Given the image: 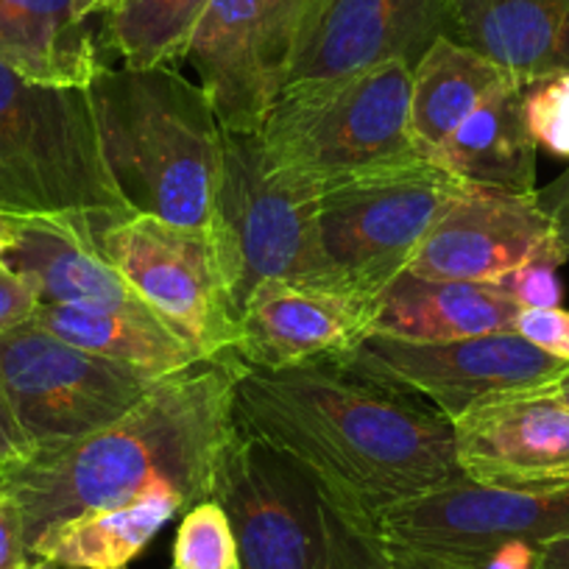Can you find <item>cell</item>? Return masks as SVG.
<instances>
[{"label":"cell","instance_id":"cell-39","mask_svg":"<svg viewBox=\"0 0 569 569\" xmlns=\"http://www.w3.org/2000/svg\"><path fill=\"white\" fill-rule=\"evenodd\" d=\"M20 569H68V567H62V563H57V561H48V558H40V556H29L23 561V567Z\"/></svg>","mask_w":569,"mask_h":569},{"label":"cell","instance_id":"cell-22","mask_svg":"<svg viewBox=\"0 0 569 569\" xmlns=\"http://www.w3.org/2000/svg\"><path fill=\"white\" fill-rule=\"evenodd\" d=\"M525 81H511L480 103L445 142L433 166L463 184L536 196V146L525 120Z\"/></svg>","mask_w":569,"mask_h":569},{"label":"cell","instance_id":"cell-41","mask_svg":"<svg viewBox=\"0 0 569 569\" xmlns=\"http://www.w3.org/2000/svg\"><path fill=\"white\" fill-rule=\"evenodd\" d=\"M171 569H173V567H171Z\"/></svg>","mask_w":569,"mask_h":569},{"label":"cell","instance_id":"cell-35","mask_svg":"<svg viewBox=\"0 0 569 569\" xmlns=\"http://www.w3.org/2000/svg\"><path fill=\"white\" fill-rule=\"evenodd\" d=\"M34 452L31 441L26 439L23 427L14 419V410L9 405L7 393H3V386H0V463H12L23 461Z\"/></svg>","mask_w":569,"mask_h":569},{"label":"cell","instance_id":"cell-8","mask_svg":"<svg viewBox=\"0 0 569 569\" xmlns=\"http://www.w3.org/2000/svg\"><path fill=\"white\" fill-rule=\"evenodd\" d=\"M461 179L433 162L386 168L321 188V251L341 288L375 302L408 268Z\"/></svg>","mask_w":569,"mask_h":569},{"label":"cell","instance_id":"cell-21","mask_svg":"<svg viewBox=\"0 0 569 569\" xmlns=\"http://www.w3.org/2000/svg\"><path fill=\"white\" fill-rule=\"evenodd\" d=\"M0 59L42 84L87 87L101 48L79 0H0Z\"/></svg>","mask_w":569,"mask_h":569},{"label":"cell","instance_id":"cell-29","mask_svg":"<svg viewBox=\"0 0 569 569\" xmlns=\"http://www.w3.org/2000/svg\"><path fill=\"white\" fill-rule=\"evenodd\" d=\"M558 262L533 260L517 271L500 277L497 284L502 293L513 299L519 308H558L561 305V279H558Z\"/></svg>","mask_w":569,"mask_h":569},{"label":"cell","instance_id":"cell-19","mask_svg":"<svg viewBox=\"0 0 569 569\" xmlns=\"http://www.w3.org/2000/svg\"><path fill=\"white\" fill-rule=\"evenodd\" d=\"M519 310L491 282H445L402 271L375 299L371 332L416 343L458 341L511 332Z\"/></svg>","mask_w":569,"mask_h":569},{"label":"cell","instance_id":"cell-34","mask_svg":"<svg viewBox=\"0 0 569 569\" xmlns=\"http://www.w3.org/2000/svg\"><path fill=\"white\" fill-rule=\"evenodd\" d=\"M539 547L533 541H508L463 569H539Z\"/></svg>","mask_w":569,"mask_h":569},{"label":"cell","instance_id":"cell-27","mask_svg":"<svg viewBox=\"0 0 569 569\" xmlns=\"http://www.w3.org/2000/svg\"><path fill=\"white\" fill-rule=\"evenodd\" d=\"M173 569H240L232 525L216 500H201L184 511L173 541Z\"/></svg>","mask_w":569,"mask_h":569},{"label":"cell","instance_id":"cell-3","mask_svg":"<svg viewBox=\"0 0 569 569\" xmlns=\"http://www.w3.org/2000/svg\"><path fill=\"white\" fill-rule=\"evenodd\" d=\"M101 149L131 216L210 229L223 126L177 68H107L87 84Z\"/></svg>","mask_w":569,"mask_h":569},{"label":"cell","instance_id":"cell-17","mask_svg":"<svg viewBox=\"0 0 569 569\" xmlns=\"http://www.w3.org/2000/svg\"><path fill=\"white\" fill-rule=\"evenodd\" d=\"M375 321V302L293 282L260 284L238 316L232 358L257 369L343 360Z\"/></svg>","mask_w":569,"mask_h":569},{"label":"cell","instance_id":"cell-2","mask_svg":"<svg viewBox=\"0 0 569 569\" xmlns=\"http://www.w3.org/2000/svg\"><path fill=\"white\" fill-rule=\"evenodd\" d=\"M234 358L162 377L123 419L87 439L0 463V495L18 506L26 552L57 525L171 491L184 511L210 500L221 447L234 433Z\"/></svg>","mask_w":569,"mask_h":569},{"label":"cell","instance_id":"cell-12","mask_svg":"<svg viewBox=\"0 0 569 569\" xmlns=\"http://www.w3.org/2000/svg\"><path fill=\"white\" fill-rule=\"evenodd\" d=\"M355 375L433 405L458 421L497 397L539 391L567 375L569 363L541 352L519 332L416 343L369 332L343 360Z\"/></svg>","mask_w":569,"mask_h":569},{"label":"cell","instance_id":"cell-31","mask_svg":"<svg viewBox=\"0 0 569 569\" xmlns=\"http://www.w3.org/2000/svg\"><path fill=\"white\" fill-rule=\"evenodd\" d=\"M40 297L34 288L0 260V336L34 319Z\"/></svg>","mask_w":569,"mask_h":569},{"label":"cell","instance_id":"cell-7","mask_svg":"<svg viewBox=\"0 0 569 569\" xmlns=\"http://www.w3.org/2000/svg\"><path fill=\"white\" fill-rule=\"evenodd\" d=\"M319 204L321 184L273 171L257 134L223 131V171L210 232L234 313L240 316L266 282L347 293L321 251Z\"/></svg>","mask_w":569,"mask_h":569},{"label":"cell","instance_id":"cell-30","mask_svg":"<svg viewBox=\"0 0 569 569\" xmlns=\"http://www.w3.org/2000/svg\"><path fill=\"white\" fill-rule=\"evenodd\" d=\"M513 332H519L525 341L539 347L541 352L569 363V310L525 308L519 310Z\"/></svg>","mask_w":569,"mask_h":569},{"label":"cell","instance_id":"cell-5","mask_svg":"<svg viewBox=\"0 0 569 569\" xmlns=\"http://www.w3.org/2000/svg\"><path fill=\"white\" fill-rule=\"evenodd\" d=\"M210 500L227 511L240 569H386L302 463L238 430L218 452Z\"/></svg>","mask_w":569,"mask_h":569},{"label":"cell","instance_id":"cell-23","mask_svg":"<svg viewBox=\"0 0 569 569\" xmlns=\"http://www.w3.org/2000/svg\"><path fill=\"white\" fill-rule=\"evenodd\" d=\"M519 81L475 48L441 37L410 73V137L427 162H436L458 126L497 90Z\"/></svg>","mask_w":569,"mask_h":569},{"label":"cell","instance_id":"cell-18","mask_svg":"<svg viewBox=\"0 0 569 569\" xmlns=\"http://www.w3.org/2000/svg\"><path fill=\"white\" fill-rule=\"evenodd\" d=\"M92 229L81 216H0V260L34 288L40 305L154 313L98 251Z\"/></svg>","mask_w":569,"mask_h":569},{"label":"cell","instance_id":"cell-40","mask_svg":"<svg viewBox=\"0 0 569 569\" xmlns=\"http://www.w3.org/2000/svg\"><path fill=\"white\" fill-rule=\"evenodd\" d=\"M386 569H391V567H386Z\"/></svg>","mask_w":569,"mask_h":569},{"label":"cell","instance_id":"cell-36","mask_svg":"<svg viewBox=\"0 0 569 569\" xmlns=\"http://www.w3.org/2000/svg\"><path fill=\"white\" fill-rule=\"evenodd\" d=\"M539 569H569V530L539 547Z\"/></svg>","mask_w":569,"mask_h":569},{"label":"cell","instance_id":"cell-4","mask_svg":"<svg viewBox=\"0 0 569 569\" xmlns=\"http://www.w3.org/2000/svg\"><path fill=\"white\" fill-rule=\"evenodd\" d=\"M0 216L129 218L87 87L42 84L0 59Z\"/></svg>","mask_w":569,"mask_h":569},{"label":"cell","instance_id":"cell-33","mask_svg":"<svg viewBox=\"0 0 569 569\" xmlns=\"http://www.w3.org/2000/svg\"><path fill=\"white\" fill-rule=\"evenodd\" d=\"M536 201H539V207L547 212L552 227H556L558 246H561L569 260V168L561 177L552 179L550 184L536 190Z\"/></svg>","mask_w":569,"mask_h":569},{"label":"cell","instance_id":"cell-32","mask_svg":"<svg viewBox=\"0 0 569 569\" xmlns=\"http://www.w3.org/2000/svg\"><path fill=\"white\" fill-rule=\"evenodd\" d=\"M29 558L20 511L7 495H0V569H20Z\"/></svg>","mask_w":569,"mask_h":569},{"label":"cell","instance_id":"cell-10","mask_svg":"<svg viewBox=\"0 0 569 569\" xmlns=\"http://www.w3.org/2000/svg\"><path fill=\"white\" fill-rule=\"evenodd\" d=\"M160 380L59 341L34 321L0 336V386L34 450L70 445L114 425Z\"/></svg>","mask_w":569,"mask_h":569},{"label":"cell","instance_id":"cell-24","mask_svg":"<svg viewBox=\"0 0 569 569\" xmlns=\"http://www.w3.org/2000/svg\"><path fill=\"white\" fill-rule=\"evenodd\" d=\"M31 321L59 341L134 366L154 377H171L204 363L199 352L157 313L40 305Z\"/></svg>","mask_w":569,"mask_h":569},{"label":"cell","instance_id":"cell-11","mask_svg":"<svg viewBox=\"0 0 569 569\" xmlns=\"http://www.w3.org/2000/svg\"><path fill=\"white\" fill-rule=\"evenodd\" d=\"M98 251L201 360L232 352V308L210 229L179 227L154 216H129L96 232Z\"/></svg>","mask_w":569,"mask_h":569},{"label":"cell","instance_id":"cell-16","mask_svg":"<svg viewBox=\"0 0 569 569\" xmlns=\"http://www.w3.org/2000/svg\"><path fill=\"white\" fill-rule=\"evenodd\" d=\"M456 430V458L469 480L497 489L569 486V408L545 388L478 405Z\"/></svg>","mask_w":569,"mask_h":569},{"label":"cell","instance_id":"cell-6","mask_svg":"<svg viewBox=\"0 0 569 569\" xmlns=\"http://www.w3.org/2000/svg\"><path fill=\"white\" fill-rule=\"evenodd\" d=\"M410 73L388 62L284 90L257 131L262 157L321 188L425 160L410 137Z\"/></svg>","mask_w":569,"mask_h":569},{"label":"cell","instance_id":"cell-28","mask_svg":"<svg viewBox=\"0 0 569 569\" xmlns=\"http://www.w3.org/2000/svg\"><path fill=\"white\" fill-rule=\"evenodd\" d=\"M525 120L539 149L569 160V73L525 87Z\"/></svg>","mask_w":569,"mask_h":569},{"label":"cell","instance_id":"cell-26","mask_svg":"<svg viewBox=\"0 0 569 569\" xmlns=\"http://www.w3.org/2000/svg\"><path fill=\"white\" fill-rule=\"evenodd\" d=\"M212 0H118L101 18V42L123 68H179Z\"/></svg>","mask_w":569,"mask_h":569},{"label":"cell","instance_id":"cell-14","mask_svg":"<svg viewBox=\"0 0 569 569\" xmlns=\"http://www.w3.org/2000/svg\"><path fill=\"white\" fill-rule=\"evenodd\" d=\"M533 260L569 262L536 196L461 184L405 271L445 282H497Z\"/></svg>","mask_w":569,"mask_h":569},{"label":"cell","instance_id":"cell-20","mask_svg":"<svg viewBox=\"0 0 569 569\" xmlns=\"http://www.w3.org/2000/svg\"><path fill=\"white\" fill-rule=\"evenodd\" d=\"M452 40L519 81L569 73V0H447Z\"/></svg>","mask_w":569,"mask_h":569},{"label":"cell","instance_id":"cell-25","mask_svg":"<svg viewBox=\"0 0 569 569\" xmlns=\"http://www.w3.org/2000/svg\"><path fill=\"white\" fill-rule=\"evenodd\" d=\"M179 511H184V502L171 491L137 497L126 506L98 508L48 530L29 556L48 558L68 569H129Z\"/></svg>","mask_w":569,"mask_h":569},{"label":"cell","instance_id":"cell-1","mask_svg":"<svg viewBox=\"0 0 569 569\" xmlns=\"http://www.w3.org/2000/svg\"><path fill=\"white\" fill-rule=\"evenodd\" d=\"M232 421L302 463L375 547L382 513L467 478L452 421L338 360L257 369L234 358Z\"/></svg>","mask_w":569,"mask_h":569},{"label":"cell","instance_id":"cell-9","mask_svg":"<svg viewBox=\"0 0 569 569\" xmlns=\"http://www.w3.org/2000/svg\"><path fill=\"white\" fill-rule=\"evenodd\" d=\"M569 530V486L497 489L463 478L399 502L377 522L391 569H463L508 541H545Z\"/></svg>","mask_w":569,"mask_h":569},{"label":"cell","instance_id":"cell-37","mask_svg":"<svg viewBox=\"0 0 569 569\" xmlns=\"http://www.w3.org/2000/svg\"><path fill=\"white\" fill-rule=\"evenodd\" d=\"M114 3H118V0H79V14L92 23V20H101Z\"/></svg>","mask_w":569,"mask_h":569},{"label":"cell","instance_id":"cell-13","mask_svg":"<svg viewBox=\"0 0 569 569\" xmlns=\"http://www.w3.org/2000/svg\"><path fill=\"white\" fill-rule=\"evenodd\" d=\"M310 0H212L188 57L223 131L257 134L282 98Z\"/></svg>","mask_w":569,"mask_h":569},{"label":"cell","instance_id":"cell-15","mask_svg":"<svg viewBox=\"0 0 569 569\" xmlns=\"http://www.w3.org/2000/svg\"><path fill=\"white\" fill-rule=\"evenodd\" d=\"M452 37L447 0H310L284 90L388 62L413 68Z\"/></svg>","mask_w":569,"mask_h":569},{"label":"cell","instance_id":"cell-38","mask_svg":"<svg viewBox=\"0 0 569 569\" xmlns=\"http://www.w3.org/2000/svg\"><path fill=\"white\" fill-rule=\"evenodd\" d=\"M545 391L552 393V397H556L558 402H563L569 408V371H567V375L558 377L556 382H550V386H547Z\"/></svg>","mask_w":569,"mask_h":569}]
</instances>
